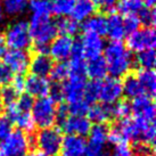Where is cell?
<instances>
[{
  "mask_svg": "<svg viewBox=\"0 0 156 156\" xmlns=\"http://www.w3.org/2000/svg\"><path fill=\"white\" fill-rule=\"evenodd\" d=\"M104 59L111 78L120 79L129 74L134 64L131 51L121 41H111L104 48Z\"/></svg>",
  "mask_w": 156,
  "mask_h": 156,
  "instance_id": "cell-1",
  "label": "cell"
},
{
  "mask_svg": "<svg viewBox=\"0 0 156 156\" xmlns=\"http://www.w3.org/2000/svg\"><path fill=\"white\" fill-rule=\"evenodd\" d=\"M4 42L10 50H25L31 46V37L29 22L25 20H17L10 23L5 31Z\"/></svg>",
  "mask_w": 156,
  "mask_h": 156,
  "instance_id": "cell-2",
  "label": "cell"
},
{
  "mask_svg": "<svg viewBox=\"0 0 156 156\" xmlns=\"http://www.w3.org/2000/svg\"><path fill=\"white\" fill-rule=\"evenodd\" d=\"M56 103L49 96L38 98L33 101V106L31 108V116L34 126H38L40 129L54 126L56 123Z\"/></svg>",
  "mask_w": 156,
  "mask_h": 156,
  "instance_id": "cell-3",
  "label": "cell"
},
{
  "mask_svg": "<svg viewBox=\"0 0 156 156\" xmlns=\"http://www.w3.org/2000/svg\"><path fill=\"white\" fill-rule=\"evenodd\" d=\"M63 136L61 130L55 126L40 129L39 132L31 137V141L38 147L39 152L46 156H57L61 152Z\"/></svg>",
  "mask_w": 156,
  "mask_h": 156,
  "instance_id": "cell-4",
  "label": "cell"
},
{
  "mask_svg": "<svg viewBox=\"0 0 156 156\" xmlns=\"http://www.w3.org/2000/svg\"><path fill=\"white\" fill-rule=\"evenodd\" d=\"M29 31L34 44L41 46H49L57 34L56 23L50 17H31Z\"/></svg>",
  "mask_w": 156,
  "mask_h": 156,
  "instance_id": "cell-5",
  "label": "cell"
},
{
  "mask_svg": "<svg viewBox=\"0 0 156 156\" xmlns=\"http://www.w3.org/2000/svg\"><path fill=\"white\" fill-rule=\"evenodd\" d=\"M32 145L31 137L22 130H14L0 141L1 156H25Z\"/></svg>",
  "mask_w": 156,
  "mask_h": 156,
  "instance_id": "cell-6",
  "label": "cell"
},
{
  "mask_svg": "<svg viewBox=\"0 0 156 156\" xmlns=\"http://www.w3.org/2000/svg\"><path fill=\"white\" fill-rule=\"evenodd\" d=\"M156 44V35L153 27H139L126 38V47L134 52H141L145 50L154 49Z\"/></svg>",
  "mask_w": 156,
  "mask_h": 156,
  "instance_id": "cell-7",
  "label": "cell"
},
{
  "mask_svg": "<svg viewBox=\"0 0 156 156\" xmlns=\"http://www.w3.org/2000/svg\"><path fill=\"white\" fill-rule=\"evenodd\" d=\"M122 96H123L122 82L119 79L108 78L105 79L104 81L100 83L98 99L101 101V104L112 106L121 100Z\"/></svg>",
  "mask_w": 156,
  "mask_h": 156,
  "instance_id": "cell-8",
  "label": "cell"
},
{
  "mask_svg": "<svg viewBox=\"0 0 156 156\" xmlns=\"http://www.w3.org/2000/svg\"><path fill=\"white\" fill-rule=\"evenodd\" d=\"M61 130L66 134H74L79 137H83L89 133L91 129V122L86 115H71L66 117L59 124Z\"/></svg>",
  "mask_w": 156,
  "mask_h": 156,
  "instance_id": "cell-9",
  "label": "cell"
},
{
  "mask_svg": "<svg viewBox=\"0 0 156 156\" xmlns=\"http://www.w3.org/2000/svg\"><path fill=\"white\" fill-rule=\"evenodd\" d=\"M81 48H82L83 58L94 59L97 57H100L104 52V39L103 37L89 32H84V34L79 39Z\"/></svg>",
  "mask_w": 156,
  "mask_h": 156,
  "instance_id": "cell-10",
  "label": "cell"
},
{
  "mask_svg": "<svg viewBox=\"0 0 156 156\" xmlns=\"http://www.w3.org/2000/svg\"><path fill=\"white\" fill-rule=\"evenodd\" d=\"M74 40L69 37L59 35L52 40L49 48H48V55H50L51 59L56 62H66L72 55V48H73Z\"/></svg>",
  "mask_w": 156,
  "mask_h": 156,
  "instance_id": "cell-11",
  "label": "cell"
},
{
  "mask_svg": "<svg viewBox=\"0 0 156 156\" xmlns=\"http://www.w3.org/2000/svg\"><path fill=\"white\" fill-rule=\"evenodd\" d=\"M4 58V63L8 66L13 74L23 75L29 71L31 57L25 50H9L6 52Z\"/></svg>",
  "mask_w": 156,
  "mask_h": 156,
  "instance_id": "cell-12",
  "label": "cell"
},
{
  "mask_svg": "<svg viewBox=\"0 0 156 156\" xmlns=\"http://www.w3.org/2000/svg\"><path fill=\"white\" fill-rule=\"evenodd\" d=\"M131 113H133L134 117H138L141 120L154 122L155 119V105L151 97L140 96L138 98L132 100L130 104Z\"/></svg>",
  "mask_w": 156,
  "mask_h": 156,
  "instance_id": "cell-13",
  "label": "cell"
},
{
  "mask_svg": "<svg viewBox=\"0 0 156 156\" xmlns=\"http://www.w3.org/2000/svg\"><path fill=\"white\" fill-rule=\"evenodd\" d=\"M7 119L13 124L18 126V130L24 131L25 133L32 132L34 129V123L31 116V112H24L17 108V106L14 104L7 107Z\"/></svg>",
  "mask_w": 156,
  "mask_h": 156,
  "instance_id": "cell-14",
  "label": "cell"
},
{
  "mask_svg": "<svg viewBox=\"0 0 156 156\" xmlns=\"http://www.w3.org/2000/svg\"><path fill=\"white\" fill-rule=\"evenodd\" d=\"M86 80L83 79L67 78L65 83L62 84L64 100H66L67 105L74 104L83 100V89L86 86Z\"/></svg>",
  "mask_w": 156,
  "mask_h": 156,
  "instance_id": "cell-15",
  "label": "cell"
},
{
  "mask_svg": "<svg viewBox=\"0 0 156 156\" xmlns=\"http://www.w3.org/2000/svg\"><path fill=\"white\" fill-rule=\"evenodd\" d=\"M50 84L51 83L48 81L47 78H41L31 74L24 80V90L31 97H47L49 95Z\"/></svg>",
  "mask_w": 156,
  "mask_h": 156,
  "instance_id": "cell-16",
  "label": "cell"
},
{
  "mask_svg": "<svg viewBox=\"0 0 156 156\" xmlns=\"http://www.w3.org/2000/svg\"><path fill=\"white\" fill-rule=\"evenodd\" d=\"M87 141L83 137L66 134L62 140L61 152L63 156H84Z\"/></svg>",
  "mask_w": 156,
  "mask_h": 156,
  "instance_id": "cell-17",
  "label": "cell"
},
{
  "mask_svg": "<svg viewBox=\"0 0 156 156\" xmlns=\"http://www.w3.org/2000/svg\"><path fill=\"white\" fill-rule=\"evenodd\" d=\"M52 66H54V63H52V59L49 55L34 54V56L30 59L29 69L31 71L32 75L47 78L51 72Z\"/></svg>",
  "mask_w": 156,
  "mask_h": 156,
  "instance_id": "cell-18",
  "label": "cell"
},
{
  "mask_svg": "<svg viewBox=\"0 0 156 156\" xmlns=\"http://www.w3.org/2000/svg\"><path fill=\"white\" fill-rule=\"evenodd\" d=\"M106 34L112 41H121L126 35L123 18L120 14L112 13L108 17H106Z\"/></svg>",
  "mask_w": 156,
  "mask_h": 156,
  "instance_id": "cell-19",
  "label": "cell"
},
{
  "mask_svg": "<svg viewBox=\"0 0 156 156\" xmlns=\"http://www.w3.org/2000/svg\"><path fill=\"white\" fill-rule=\"evenodd\" d=\"M96 7L94 0H75L74 7L71 13V18L75 22H84L96 13Z\"/></svg>",
  "mask_w": 156,
  "mask_h": 156,
  "instance_id": "cell-20",
  "label": "cell"
},
{
  "mask_svg": "<svg viewBox=\"0 0 156 156\" xmlns=\"http://www.w3.org/2000/svg\"><path fill=\"white\" fill-rule=\"evenodd\" d=\"M136 78L145 96L153 98L156 90V75L154 69H140Z\"/></svg>",
  "mask_w": 156,
  "mask_h": 156,
  "instance_id": "cell-21",
  "label": "cell"
},
{
  "mask_svg": "<svg viewBox=\"0 0 156 156\" xmlns=\"http://www.w3.org/2000/svg\"><path fill=\"white\" fill-rule=\"evenodd\" d=\"M87 76L91 79V81H101L107 75V66L105 63L104 57H97L94 59H89L86 65Z\"/></svg>",
  "mask_w": 156,
  "mask_h": 156,
  "instance_id": "cell-22",
  "label": "cell"
},
{
  "mask_svg": "<svg viewBox=\"0 0 156 156\" xmlns=\"http://www.w3.org/2000/svg\"><path fill=\"white\" fill-rule=\"evenodd\" d=\"M87 114L89 121L94 122L96 124H104L113 119L111 106L104 104H94L89 107Z\"/></svg>",
  "mask_w": 156,
  "mask_h": 156,
  "instance_id": "cell-23",
  "label": "cell"
},
{
  "mask_svg": "<svg viewBox=\"0 0 156 156\" xmlns=\"http://www.w3.org/2000/svg\"><path fill=\"white\" fill-rule=\"evenodd\" d=\"M122 82V91L123 95L126 96L128 99H136L140 96H144L143 89L139 84L138 80L134 74H126L124 76V80Z\"/></svg>",
  "mask_w": 156,
  "mask_h": 156,
  "instance_id": "cell-24",
  "label": "cell"
},
{
  "mask_svg": "<svg viewBox=\"0 0 156 156\" xmlns=\"http://www.w3.org/2000/svg\"><path fill=\"white\" fill-rule=\"evenodd\" d=\"M82 29L84 32L103 37L106 34V17L103 15H94L83 22Z\"/></svg>",
  "mask_w": 156,
  "mask_h": 156,
  "instance_id": "cell-25",
  "label": "cell"
},
{
  "mask_svg": "<svg viewBox=\"0 0 156 156\" xmlns=\"http://www.w3.org/2000/svg\"><path fill=\"white\" fill-rule=\"evenodd\" d=\"M117 5V10L123 16H138L139 13L145 8L143 0H120Z\"/></svg>",
  "mask_w": 156,
  "mask_h": 156,
  "instance_id": "cell-26",
  "label": "cell"
},
{
  "mask_svg": "<svg viewBox=\"0 0 156 156\" xmlns=\"http://www.w3.org/2000/svg\"><path fill=\"white\" fill-rule=\"evenodd\" d=\"M32 17H50L51 2L49 0H30L27 2Z\"/></svg>",
  "mask_w": 156,
  "mask_h": 156,
  "instance_id": "cell-27",
  "label": "cell"
},
{
  "mask_svg": "<svg viewBox=\"0 0 156 156\" xmlns=\"http://www.w3.org/2000/svg\"><path fill=\"white\" fill-rule=\"evenodd\" d=\"M56 23V29L57 33L59 32L61 35H65V37H69L72 38L73 35H75L79 32V23L75 22L74 20L71 17H61Z\"/></svg>",
  "mask_w": 156,
  "mask_h": 156,
  "instance_id": "cell-28",
  "label": "cell"
},
{
  "mask_svg": "<svg viewBox=\"0 0 156 156\" xmlns=\"http://www.w3.org/2000/svg\"><path fill=\"white\" fill-rule=\"evenodd\" d=\"M69 64V78L74 79H83L87 78V69L86 65L87 63L83 58H71Z\"/></svg>",
  "mask_w": 156,
  "mask_h": 156,
  "instance_id": "cell-29",
  "label": "cell"
},
{
  "mask_svg": "<svg viewBox=\"0 0 156 156\" xmlns=\"http://www.w3.org/2000/svg\"><path fill=\"white\" fill-rule=\"evenodd\" d=\"M75 0H54L51 4L52 13L59 17H67L71 15Z\"/></svg>",
  "mask_w": 156,
  "mask_h": 156,
  "instance_id": "cell-30",
  "label": "cell"
},
{
  "mask_svg": "<svg viewBox=\"0 0 156 156\" xmlns=\"http://www.w3.org/2000/svg\"><path fill=\"white\" fill-rule=\"evenodd\" d=\"M99 89H100V82H98V81H90V82L86 83L84 89H83V100L89 106L94 105L98 100Z\"/></svg>",
  "mask_w": 156,
  "mask_h": 156,
  "instance_id": "cell-31",
  "label": "cell"
},
{
  "mask_svg": "<svg viewBox=\"0 0 156 156\" xmlns=\"http://www.w3.org/2000/svg\"><path fill=\"white\" fill-rule=\"evenodd\" d=\"M111 112H112L113 119H117L119 121L126 120L128 117H130L131 114V106L128 101L120 100L116 104L111 106Z\"/></svg>",
  "mask_w": 156,
  "mask_h": 156,
  "instance_id": "cell-32",
  "label": "cell"
},
{
  "mask_svg": "<svg viewBox=\"0 0 156 156\" xmlns=\"http://www.w3.org/2000/svg\"><path fill=\"white\" fill-rule=\"evenodd\" d=\"M136 62L141 67V69H153L155 65V51L154 49L145 50V51L138 52L136 57Z\"/></svg>",
  "mask_w": 156,
  "mask_h": 156,
  "instance_id": "cell-33",
  "label": "cell"
},
{
  "mask_svg": "<svg viewBox=\"0 0 156 156\" xmlns=\"http://www.w3.org/2000/svg\"><path fill=\"white\" fill-rule=\"evenodd\" d=\"M56 83H61L69 78V64L66 62H59L54 64L51 72L49 74Z\"/></svg>",
  "mask_w": 156,
  "mask_h": 156,
  "instance_id": "cell-34",
  "label": "cell"
},
{
  "mask_svg": "<svg viewBox=\"0 0 156 156\" xmlns=\"http://www.w3.org/2000/svg\"><path fill=\"white\" fill-rule=\"evenodd\" d=\"M20 96L21 95H20L12 86L2 87V89L0 90V100H1V103L6 105L7 107L15 104V103L17 101Z\"/></svg>",
  "mask_w": 156,
  "mask_h": 156,
  "instance_id": "cell-35",
  "label": "cell"
},
{
  "mask_svg": "<svg viewBox=\"0 0 156 156\" xmlns=\"http://www.w3.org/2000/svg\"><path fill=\"white\" fill-rule=\"evenodd\" d=\"M84 156H107V144L88 141Z\"/></svg>",
  "mask_w": 156,
  "mask_h": 156,
  "instance_id": "cell-36",
  "label": "cell"
},
{
  "mask_svg": "<svg viewBox=\"0 0 156 156\" xmlns=\"http://www.w3.org/2000/svg\"><path fill=\"white\" fill-rule=\"evenodd\" d=\"M140 24H144L145 27H153L155 24V10L154 8H145L137 16Z\"/></svg>",
  "mask_w": 156,
  "mask_h": 156,
  "instance_id": "cell-37",
  "label": "cell"
},
{
  "mask_svg": "<svg viewBox=\"0 0 156 156\" xmlns=\"http://www.w3.org/2000/svg\"><path fill=\"white\" fill-rule=\"evenodd\" d=\"M13 78L14 75L12 71L8 69V66L2 62H0V87L9 86Z\"/></svg>",
  "mask_w": 156,
  "mask_h": 156,
  "instance_id": "cell-38",
  "label": "cell"
},
{
  "mask_svg": "<svg viewBox=\"0 0 156 156\" xmlns=\"http://www.w3.org/2000/svg\"><path fill=\"white\" fill-rule=\"evenodd\" d=\"M123 24H124V30L126 34H131L132 32L137 31L140 26V22L137 16H128L123 18Z\"/></svg>",
  "mask_w": 156,
  "mask_h": 156,
  "instance_id": "cell-39",
  "label": "cell"
},
{
  "mask_svg": "<svg viewBox=\"0 0 156 156\" xmlns=\"http://www.w3.org/2000/svg\"><path fill=\"white\" fill-rule=\"evenodd\" d=\"M33 101H34L33 98L26 94V95L20 96L17 101L15 103V105H16L17 108H20L21 111H24V112H31V108H32V106H33Z\"/></svg>",
  "mask_w": 156,
  "mask_h": 156,
  "instance_id": "cell-40",
  "label": "cell"
},
{
  "mask_svg": "<svg viewBox=\"0 0 156 156\" xmlns=\"http://www.w3.org/2000/svg\"><path fill=\"white\" fill-rule=\"evenodd\" d=\"M12 131H13V123L7 119V116L0 115V141L4 140Z\"/></svg>",
  "mask_w": 156,
  "mask_h": 156,
  "instance_id": "cell-41",
  "label": "cell"
},
{
  "mask_svg": "<svg viewBox=\"0 0 156 156\" xmlns=\"http://www.w3.org/2000/svg\"><path fill=\"white\" fill-rule=\"evenodd\" d=\"M48 96H49V97H50L55 103H58V101L64 100L62 84L56 83V82L54 83V84H50V90H49V95Z\"/></svg>",
  "mask_w": 156,
  "mask_h": 156,
  "instance_id": "cell-42",
  "label": "cell"
},
{
  "mask_svg": "<svg viewBox=\"0 0 156 156\" xmlns=\"http://www.w3.org/2000/svg\"><path fill=\"white\" fill-rule=\"evenodd\" d=\"M112 156H134L133 151L131 149L129 144H120L114 146L112 151Z\"/></svg>",
  "mask_w": 156,
  "mask_h": 156,
  "instance_id": "cell-43",
  "label": "cell"
},
{
  "mask_svg": "<svg viewBox=\"0 0 156 156\" xmlns=\"http://www.w3.org/2000/svg\"><path fill=\"white\" fill-rule=\"evenodd\" d=\"M96 7L98 6L100 9H103L105 12L112 10L117 4V0H94Z\"/></svg>",
  "mask_w": 156,
  "mask_h": 156,
  "instance_id": "cell-44",
  "label": "cell"
},
{
  "mask_svg": "<svg viewBox=\"0 0 156 156\" xmlns=\"http://www.w3.org/2000/svg\"><path fill=\"white\" fill-rule=\"evenodd\" d=\"M24 80L25 79L23 78L22 75H16V76H14L10 82V86L17 91L20 95L24 91Z\"/></svg>",
  "mask_w": 156,
  "mask_h": 156,
  "instance_id": "cell-45",
  "label": "cell"
},
{
  "mask_svg": "<svg viewBox=\"0 0 156 156\" xmlns=\"http://www.w3.org/2000/svg\"><path fill=\"white\" fill-rule=\"evenodd\" d=\"M6 52H7V50H6V44H5L4 39H2L0 40V58H2L6 55Z\"/></svg>",
  "mask_w": 156,
  "mask_h": 156,
  "instance_id": "cell-46",
  "label": "cell"
},
{
  "mask_svg": "<svg viewBox=\"0 0 156 156\" xmlns=\"http://www.w3.org/2000/svg\"><path fill=\"white\" fill-rule=\"evenodd\" d=\"M143 1L146 8H154L155 2H156V0H143Z\"/></svg>",
  "mask_w": 156,
  "mask_h": 156,
  "instance_id": "cell-47",
  "label": "cell"
},
{
  "mask_svg": "<svg viewBox=\"0 0 156 156\" xmlns=\"http://www.w3.org/2000/svg\"><path fill=\"white\" fill-rule=\"evenodd\" d=\"M5 16H6V14L4 12V8H2V4L0 1V25L5 22Z\"/></svg>",
  "mask_w": 156,
  "mask_h": 156,
  "instance_id": "cell-48",
  "label": "cell"
},
{
  "mask_svg": "<svg viewBox=\"0 0 156 156\" xmlns=\"http://www.w3.org/2000/svg\"><path fill=\"white\" fill-rule=\"evenodd\" d=\"M15 1H21V2H29V0H15Z\"/></svg>",
  "mask_w": 156,
  "mask_h": 156,
  "instance_id": "cell-49",
  "label": "cell"
},
{
  "mask_svg": "<svg viewBox=\"0 0 156 156\" xmlns=\"http://www.w3.org/2000/svg\"><path fill=\"white\" fill-rule=\"evenodd\" d=\"M2 111V103H1V100H0V113Z\"/></svg>",
  "mask_w": 156,
  "mask_h": 156,
  "instance_id": "cell-50",
  "label": "cell"
},
{
  "mask_svg": "<svg viewBox=\"0 0 156 156\" xmlns=\"http://www.w3.org/2000/svg\"><path fill=\"white\" fill-rule=\"evenodd\" d=\"M0 40H2V35L0 34Z\"/></svg>",
  "mask_w": 156,
  "mask_h": 156,
  "instance_id": "cell-51",
  "label": "cell"
},
{
  "mask_svg": "<svg viewBox=\"0 0 156 156\" xmlns=\"http://www.w3.org/2000/svg\"><path fill=\"white\" fill-rule=\"evenodd\" d=\"M49 1H50V0H49Z\"/></svg>",
  "mask_w": 156,
  "mask_h": 156,
  "instance_id": "cell-52",
  "label": "cell"
},
{
  "mask_svg": "<svg viewBox=\"0 0 156 156\" xmlns=\"http://www.w3.org/2000/svg\"><path fill=\"white\" fill-rule=\"evenodd\" d=\"M0 156H1V155H0Z\"/></svg>",
  "mask_w": 156,
  "mask_h": 156,
  "instance_id": "cell-53",
  "label": "cell"
}]
</instances>
